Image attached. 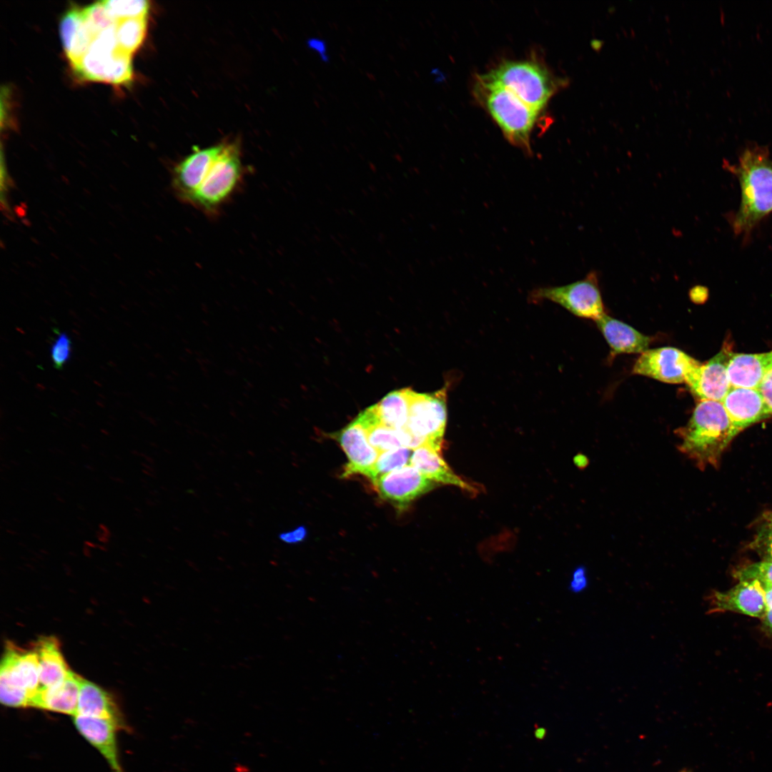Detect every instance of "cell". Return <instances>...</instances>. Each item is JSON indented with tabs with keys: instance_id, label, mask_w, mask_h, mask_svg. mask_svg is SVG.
Returning <instances> with one entry per match:
<instances>
[{
	"instance_id": "6da1fadb",
	"label": "cell",
	"mask_w": 772,
	"mask_h": 772,
	"mask_svg": "<svg viewBox=\"0 0 772 772\" xmlns=\"http://www.w3.org/2000/svg\"><path fill=\"white\" fill-rule=\"evenodd\" d=\"M678 448L701 469L717 467L721 456L739 433L721 402L700 400L688 423L676 430Z\"/></svg>"
},
{
	"instance_id": "7a4b0ae2",
	"label": "cell",
	"mask_w": 772,
	"mask_h": 772,
	"mask_svg": "<svg viewBox=\"0 0 772 772\" xmlns=\"http://www.w3.org/2000/svg\"><path fill=\"white\" fill-rule=\"evenodd\" d=\"M741 202L733 222L737 233L751 230L772 212V162L766 149H746L737 168Z\"/></svg>"
},
{
	"instance_id": "3957f363",
	"label": "cell",
	"mask_w": 772,
	"mask_h": 772,
	"mask_svg": "<svg viewBox=\"0 0 772 772\" xmlns=\"http://www.w3.org/2000/svg\"><path fill=\"white\" fill-rule=\"evenodd\" d=\"M474 94L509 142L530 154V137L540 112L510 91L479 76L474 85Z\"/></svg>"
},
{
	"instance_id": "277c9868",
	"label": "cell",
	"mask_w": 772,
	"mask_h": 772,
	"mask_svg": "<svg viewBox=\"0 0 772 772\" xmlns=\"http://www.w3.org/2000/svg\"><path fill=\"white\" fill-rule=\"evenodd\" d=\"M478 76L510 91L538 112L563 85V80L555 78L542 64L533 60L504 61Z\"/></svg>"
},
{
	"instance_id": "5b68a950",
	"label": "cell",
	"mask_w": 772,
	"mask_h": 772,
	"mask_svg": "<svg viewBox=\"0 0 772 772\" xmlns=\"http://www.w3.org/2000/svg\"><path fill=\"white\" fill-rule=\"evenodd\" d=\"M39 688V666L34 649H24L7 642L0 668L1 703L26 707Z\"/></svg>"
},
{
	"instance_id": "8992f818",
	"label": "cell",
	"mask_w": 772,
	"mask_h": 772,
	"mask_svg": "<svg viewBox=\"0 0 772 772\" xmlns=\"http://www.w3.org/2000/svg\"><path fill=\"white\" fill-rule=\"evenodd\" d=\"M242 177L239 149L225 144L204 180L189 202L206 212H214L234 192Z\"/></svg>"
},
{
	"instance_id": "52a82bcc",
	"label": "cell",
	"mask_w": 772,
	"mask_h": 772,
	"mask_svg": "<svg viewBox=\"0 0 772 772\" xmlns=\"http://www.w3.org/2000/svg\"><path fill=\"white\" fill-rule=\"evenodd\" d=\"M533 302L549 300L557 303L573 315L596 320L605 314L596 272L591 271L584 279L558 287H544L533 290L530 296Z\"/></svg>"
},
{
	"instance_id": "ba28073f",
	"label": "cell",
	"mask_w": 772,
	"mask_h": 772,
	"mask_svg": "<svg viewBox=\"0 0 772 772\" xmlns=\"http://www.w3.org/2000/svg\"><path fill=\"white\" fill-rule=\"evenodd\" d=\"M445 386L433 393L410 389V409L406 428L413 436L441 450L447 421Z\"/></svg>"
},
{
	"instance_id": "9c48e42d",
	"label": "cell",
	"mask_w": 772,
	"mask_h": 772,
	"mask_svg": "<svg viewBox=\"0 0 772 772\" xmlns=\"http://www.w3.org/2000/svg\"><path fill=\"white\" fill-rule=\"evenodd\" d=\"M700 363L683 351L672 347L647 350L637 359L632 373L663 382H686L690 372Z\"/></svg>"
},
{
	"instance_id": "30bf717a",
	"label": "cell",
	"mask_w": 772,
	"mask_h": 772,
	"mask_svg": "<svg viewBox=\"0 0 772 772\" xmlns=\"http://www.w3.org/2000/svg\"><path fill=\"white\" fill-rule=\"evenodd\" d=\"M380 496L398 510L438 485L412 465L396 469L373 482Z\"/></svg>"
},
{
	"instance_id": "8fae6325",
	"label": "cell",
	"mask_w": 772,
	"mask_h": 772,
	"mask_svg": "<svg viewBox=\"0 0 772 772\" xmlns=\"http://www.w3.org/2000/svg\"><path fill=\"white\" fill-rule=\"evenodd\" d=\"M731 346L726 342L721 350L705 363H699L688 375L686 384L700 400L721 402L731 385L727 374L728 360L733 354Z\"/></svg>"
},
{
	"instance_id": "7c38bea8",
	"label": "cell",
	"mask_w": 772,
	"mask_h": 772,
	"mask_svg": "<svg viewBox=\"0 0 772 772\" xmlns=\"http://www.w3.org/2000/svg\"><path fill=\"white\" fill-rule=\"evenodd\" d=\"M709 613L731 611L761 618L767 610L764 590L757 580L739 581L726 591L708 596Z\"/></svg>"
},
{
	"instance_id": "4fadbf2b",
	"label": "cell",
	"mask_w": 772,
	"mask_h": 772,
	"mask_svg": "<svg viewBox=\"0 0 772 772\" xmlns=\"http://www.w3.org/2000/svg\"><path fill=\"white\" fill-rule=\"evenodd\" d=\"M331 437L337 441L348 459L342 476L360 474L369 478L380 452L370 444L360 423L355 419Z\"/></svg>"
},
{
	"instance_id": "5bb4252c",
	"label": "cell",
	"mask_w": 772,
	"mask_h": 772,
	"mask_svg": "<svg viewBox=\"0 0 772 772\" xmlns=\"http://www.w3.org/2000/svg\"><path fill=\"white\" fill-rule=\"evenodd\" d=\"M225 144L204 149H194L174 169L172 186L177 194L188 202L202 184Z\"/></svg>"
},
{
	"instance_id": "9a60e30c",
	"label": "cell",
	"mask_w": 772,
	"mask_h": 772,
	"mask_svg": "<svg viewBox=\"0 0 772 772\" xmlns=\"http://www.w3.org/2000/svg\"><path fill=\"white\" fill-rule=\"evenodd\" d=\"M721 402L738 432L771 416L758 389L731 387Z\"/></svg>"
},
{
	"instance_id": "2e32d148",
	"label": "cell",
	"mask_w": 772,
	"mask_h": 772,
	"mask_svg": "<svg viewBox=\"0 0 772 772\" xmlns=\"http://www.w3.org/2000/svg\"><path fill=\"white\" fill-rule=\"evenodd\" d=\"M74 723L79 732L95 746L108 761L112 772H123L119 763L114 721L104 718L76 715Z\"/></svg>"
},
{
	"instance_id": "e0dca14e",
	"label": "cell",
	"mask_w": 772,
	"mask_h": 772,
	"mask_svg": "<svg viewBox=\"0 0 772 772\" xmlns=\"http://www.w3.org/2000/svg\"><path fill=\"white\" fill-rule=\"evenodd\" d=\"M81 678L71 670L61 682L39 689L29 706L64 714L76 715Z\"/></svg>"
},
{
	"instance_id": "ac0fdd59",
	"label": "cell",
	"mask_w": 772,
	"mask_h": 772,
	"mask_svg": "<svg viewBox=\"0 0 772 772\" xmlns=\"http://www.w3.org/2000/svg\"><path fill=\"white\" fill-rule=\"evenodd\" d=\"M771 366L772 350L753 354L733 352L727 366L731 387L758 389Z\"/></svg>"
},
{
	"instance_id": "d6986e66",
	"label": "cell",
	"mask_w": 772,
	"mask_h": 772,
	"mask_svg": "<svg viewBox=\"0 0 772 772\" xmlns=\"http://www.w3.org/2000/svg\"><path fill=\"white\" fill-rule=\"evenodd\" d=\"M410 465L437 483L452 485L471 494L478 492L473 485L455 474L440 456V452L428 444L412 450Z\"/></svg>"
},
{
	"instance_id": "ffe728a7",
	"label": "cell",
	"mask_w": 772,
	"mask_h": 772,
	"mask_svg": "<svg viewBox=\"0 0 772 772\" xmlns=\"http://www.w3.org/2000/svg\"><path fill=\"white\" fill-rule=\"evenodd\" d=\"M595 323L613 354L643 353L648 350L651 338L631 326L605 313Z\"/></svg>"
},
{
	"instance_id": "44dd1931",
	"label": "cell",
	"mask_w": 772,
	"mask_h": 772,
	"mask_svg": "<svg viewBox=\"0 0 772 772\" xmlns=\"http://www.w3.org/2000/svg\"><path fill=\"white\" fill-rule=\"evenodd\" d=\"M39 666V689L62 681L70 670L65 662L59 641L53 636L41 637L34 643Z\"/></svg>"
},
{
	"instance_id": "7402d4cb",
	"label": "cell",
	"mask_w": 772,
	"mask_h": 772,
	"mask_svg": "<svg viewBox=\"0 0 772 772\" xmlns=\"http://www.w3.org/2000/svg\"><path fill=\"white\" fill-rule=\"evenodd\" d=\"M76 715L111 720L120 728L124 727L119 711L110 695L84 679L81 683Z\"/></svg>"
},
{
	"instance_id": "603a6c76",
	"label": "cell",
	"mask_w": 772,
	"mask_h": 772,
	"mask_svg": "<svg viewBox=\"0 0 772 772\" xmlns=\"http://www.w3.org/2000/svg\"><path fill=\"white\" fill-rule=\"evenodd\" d=\"M410 388L392 391L374 405L381 423L395 430L404 429L408 422Z\"/></svg>"
},
{
	"instance_id": "cb8c5ba5",
	"label": "cell",
	"mask_w": 772,
	"mask_h": 772,
	"mask_svg": "<svg viewBox=\"0 0 772 772\" xmlns=\"http://www.w3.org/2000/svg\"><path fill=\"white\" fill-rule=\"evenodd\" d=\"M147 29V19L117 21L116 36L119 47L124 52L132 54L142 44Z\"/></svg>"
},
{
	"instance_id": "d4e9b609",
	"label": "cell",
	"mask_w": 772,
	"mask_h": 772,
	"mask_svg": "<svg viewBox=\"0 0 772 772\" xmlns=\"http://www.w3.org/2000/svg\"><path fill=\"white\" fill-rule=\"evenodd\" d=\"M108 15L115 21L147 19L149 2L146 0L102 1Z\"/></svg>"
},
{
	"instance_id": "484cf974",
	"label": "cell",
	"mask_w": 772,
	"mask_h": 772,
	"mask_svg": "<svg viewBox=\"0 0 772 772\" xmlns=\"http://www.w3.org/2000/svg\"><path fill=\"white\" fill-rule=\"evenodd\" d=\"M412 450L402 447L380 453L369 477L372 483L381 476L410 463Z\"/></svg>"
},
{
	"instance_id": "4316f807",
	"label": "cell",
	"mask_w": 772,
	"mask_h": 772,
	"mask_svg": "<svg viewBox=\"0 0 772 772\" xmlns=\"http://www.w3.org/2000/svg\"><path fill=\"white\" fill-rule=\"evenodd\" d=\"M84 20L82 9L74 7L62 16L59 24V35L66 55L70 51L76 32Z\"/></svg>"
},
{
	"instance_id": "83f0119b",
	"label": "cell",
	"mask_w": 772,
	"mask_h": 772,
	"mask_svg": "<svg viewBox=\"0 0 772 772\" xmlns=\"http://www.w3.org/2000/svg\"><path fill=\"white\" fill-rule=\"evenodd\" d=\"M735 577L739 581L757 580L763 587L772 586V561L762 560L738 569Z\"/></svg>"
},
{
	"instance_id": "f1b7e54d",
	"label": "cell",
	"mask_w": 772,
	"mask_h": 772,
	"mask_svg": "<svg viewBox=\"0 0 772 772\" xmlns=\"http://www.w3.org/2000/svg\"><path fill=\"white\" fill-rule=\"evenodd\" d=\"M751 547L763 560L772 561V515L761 525Z\"/></svg>"
},
{
	"instance_id": "f546056e",
	"label": "cell",
	"mask_w": 772,
	"mask_h": 772,
	"mask_svg": "<svg viewBox=\"0 0 772 772\" xmlns=\"http://www.w3.org/2000/svg\"><path fill=\"white\" fill-rule=\"evenodd\" d=\"M71 342L65 332H56V337L51 345L50 355L54 367L61 370L70 359Z\"/></svg>"
},
{
	"instance_id": "4dcf8cb0",
	"label": "cell",
	"mask_w": 772,
	"mask_h": 772,
	"mask_svg": "<svg viewBox=\"0 0 772 772\" xmlns=\"http://www.w3.org/2000/svg\"><path fill=\"white\" fill-rule=\"evenodd\" d=\"M82 11L84 17L99 31L111 27L117 23L108 15L102 1L86 6Z\"/></svg>"
},
{
	"instance_id": "1f68e13d",
	"label": "cell",
	"mask_w": 772,
	"mask_h": 772,
	"mask_svg": "<svg viewBox=\"0 0 772 772\" xmlns=\"http://www.w3.org/2000/svg\"><path fill=\"white\" fill-rule=\"evenodd\" d=\"M588 585V578L585 567L584 565L576 567L572 573L569 589L573 593H578L583 591Z\"/></svg>"
},
{
	"instance_id": "d6a6232c",
	"label": "cell",
	"mask_w": 772,
	"mask_h": 772,
	"mask_svg": "<svg viewBox=\"0 0 772 772\" xmlns=\"http://www.w3.org/2000/svg\"><path fill=\"white\" fill-rule=\"evenodd\" d=\"M771 415H772V366L764 375L758 388Z\"/></svg>"
},
{
	"instance_id": "836d02e7",
	"label": "cell",
	"mask_w": 772,
	"mask_h": 772,
	"mask_svg": "<svg viewBox=\"0 0 772 772\" xmlns=\"http://www.w3.org/2000/svg\"><path fill=\"white\" fill-rule=\"evenodd\" d=\"M307 534V528L304 525H300L292 530L280 533L279 538L283 543L295 544L303 542L306 539Z\"/></svg>"
},
{
	"instance_id": "e575fe53",
	"label": "cell",
	"mask_w": 772,
	"mask_h": 772,
	"mask_svg": "<svg viewBox=\"0 0 772 772\" xmlns=\"http://www.w3.org/2000/svg\"><path fill=\"white\" fill-rule=\"evenodd\" d=\"M307 46L318 54L322 61L325 63H328L330 61V56L327 54V45L325 40L318 37H312L307 40Z\"/></svg>"
},
{
	"instance_id": "d590c367",
	"label": "cell",
	"mask_w": 772,
	"mask_h": 772,
	"mask_svg": "<svg viewBox=\"0 0 772 772\" xmlns=\"http://www.w3.org/2000/svg\"><path fill=\"white\" fill-rule=\"evenodd\" d=\"M761 619L764 628L772 633V610H767Z\"/></svg>"
},
{
	"instance_id": "8d00e7d4",
	"label": "cell",
	"mask_w": 772,
	"mask_h": 772,
	"mask_svg": "<svg viewBox=\"0 0 772 772\" xmlns=\"http://www.w3.org/2000/svg\"><path fill=\"white\" fill-rule=\"evenodd\" d=\"M763 588L767 610H772V586H765Z\"/></svg>"
},
{
	"instance_id": "74e56055",
	"label": "cell",
	"mask_w": 772,
	"mask_h": 772,
	"mask_svg": "<svg viewBox=\"0 0 772 772\" xmlns=\"http://www.w3.org/2000/svg\"><path fill=\"white\" fill-rule=\"evenodd\" d=\"M535 736L538 740H543L546 736V730L543 727H537L534 731Z\"/></svg>"
},
{
	"instance_id": "f35d334b",
	"label": "cell",
	"mask_w": 772,
	"mask_h": 772,
	"mask_svg": "<svg viewBox=\"0 0 772 772\" xmlns=\"http://www.w3.org/2000/svg\"><path fill=\"white\" fill-rule=\"evenodd\" d=\"M576 459L577 461L575 462V463L578 465V467H585L588 465V460L585 456L583 455H578Z\"/></svg>"
},
{
	"instance_id": "ab89813d",
	"label": "cell",
	"mask_w": 772,
	"mask_h": 772,
	"mask_svg": "<svg viewBox=\"0 0 772 772\" xmlns=\"http://www.w3.org/2000/svg\"><path fill=\"white\" fill-rule=\"evenodd\" d=\"M772 515V514H771Z\"/></svg>"
}]
</instances>
